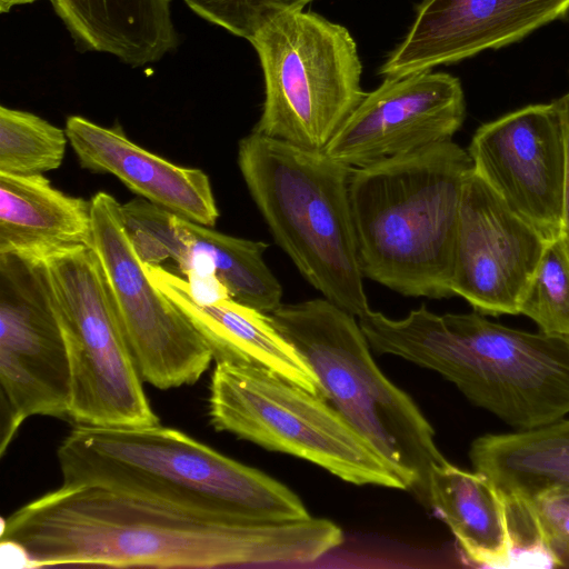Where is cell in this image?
<instances>
[{"label": "cell", "mask_w": 569, "mask_h": 569, "mask_svg": "<svg viewBox=\"0 0 569 569\" xmlns=\"http://www.w3.org/2000/svg\"><path fill=\"white\" fill-rule=\"evenodd\" d=\"M91 244V199L64 193L44 174L0 173V254L42 260Z\"/></svg>", "instance_id": "obj_18"}, {"label": "cell", "mask_w": 569, "mask_h": 569, "mask_svg": "<svg viewBox=\"0 0 569 569\" xmlns=\"http://www.w3.org/2000/svg\"><path fill=\"white\" fill-rule=\"evenodd\" d=\"M476 471L503 492L508 505L569 486V419L531 430L488 433L469 449Z\"/></svg>", "instance_id": "obj_21"}, {"label": "cell", "mask_w": 569, "mask_h": 569, "mask_svg": "<svg viewBox=\"0 0 569 569\" xmlns=\"http://www.w3.org/2000/svg\"><path fill=\"white\" fill-rule=\"evenodd\" d=\"M39 0H0V12L7 13L16 6L29 4Z\"/></svg>", "instance_id": "obj_29"}, {"label": "cell", "mask_w": 569, "mask_h": 569, "mask_svg": "<svg viewBox=\"0 0 569 569\" xmlns=\"http://www.w3.org/2000/svg\"><path fill=\"white\" fill-rule=\"evenodd\" d=\"M429 506L447 523L471 562L505 567L517 543L503 492L479 471L449 461L435 466L429 480Z\"/></svg>", "instance_id": "obj_20"}, {"label": "cell", "mask_w": 569, "mask_h": 569, "mask_svg": "<svg viewBox=\"0 0 569 569\" xmlns=\"http://www.w3.org/2000/svg\"><path fill=\"white\" fill-rule=\"evenodd\" d=\"M552 102L561 120L566 146V168L562 192V216L560 236L569 249V92L553 100Z\"/></svg>", "instance_id": "obj_27"}, {"label": "cell", "mask_w": 569, "mask_h": 569, "mask_svg": "<svg viewBox=\"0 0 569 569\" xmlns=\"http://www.w3.org/2000/svg\"><path fill=\"white\" fill-rule=\"evenodd\" d=\"M568 12L569 0H422L379 74L402 77L499 49Z\"/></svg>", "instance_id": "obj_15"}, {"label": "cell", "mask_w": 569, "mask_h": 569, "mask_svg": "<svg viewBox=\"0 0 569 569\" xmlns=\"http://www.w3.org/2000/svg\"><path fill=\"white\" fill-rule=\"evenodd\" d=\"M269 317L312 369L326 400L429 505L431 470L448 460L416 402L375 362L356 317L326 298L281 303Z\"/></svg>", "instance_id": "obj_6"}, {"label": "cell", "mask_w": 569, "mask_h": 569, "mask_svg": "<svg viewBox=\"0 0 569 569\" xmlns=\"http://www.w3.org/2000/svg\"><path fill=\"white\" fill-rule=\"evenodd\" d=\"M66 132L81 168L117 177L141 198L187 220L213 227L219 210L202 170L172 163L132 142L119 126L70 116Z\"/></svg>", "instance_id": "obj_16"}, {"label": "cell", "mask_w": 569, "mask_h": 569, "mask_svg": "<svg viewBox=\"0 0 569 569\" xmlns=\"http://www.w3.org/2000/svg\"><path fill=\"white\" fill-rule=\"evenodd\" d=\"M59 312L70 367V420L78 425L160 423L91 247L42 259Z\"/></svg>", "instance_id": "obj_9"}, {"label": "cell", "mask_w": 569, "mask_h": 569, "mask_svg": "<svg viewBox=\"0 0 569 569\" xmlns=\"http://www.w3.org/2000/svg\"><path fill=\"white\" fill-rule=\"evenodd\" d=\"M208 417L216 431L299 457L347 482L408 490L398 471L328 400L268 369L216 363Z\"/></svg>", "instance_id": "obj_7"}, {"label": "cell", "mask_w": 569, "mask_h": 569, "mask_svg": "<svg viewBox=\"0 0 569 569\" xmlns=\"http://www.w3.org/2000/svg\"><path fill=\"white\" fill-rule=\"evenodd\" d=\"M510 521L520 527L516 536L526 529L531 546L542 550L557 565L569 557V506L546 496L508 505Z\"/></svg>", "instance_id": "obj_26"}, {"label": "cell", "mask_w": 569, "mask_h": 569, "mask_svg": "<svg viewBox=\"0 0 569 569\" xmlns=\"http://www.w3.org/2000/svg\"><path fill=\"white\" fill-rule=\"evenodd\" d=\"M91 212V248L141 379L161 390L196 383L213 361L207 342L146 273L121 203L99 191Z\"/></svg>", "instance_id": "obj_10"}, {"label": "cell", "mask_w": 569, "mask_h": 569, "mask_svg": "<svg viewBox=\"0 0 569 569\" xmlns=\"http://www.w3.org/2000/svg\"><path fill=\"white\" fill-rule=\"evenodd\" d=\"M471 170L468 151L452 140L355 168L349 192L363 277L406 297H452Z\"/></svg>", "instance_id": "obj_4"}, {"label": "cell", "mask_w": 569, "mask_h": 569, "mask_svg": "<svg viewBox=\"0 0 569 569\" xmlns=\"http://www.w3.org/2000/svg\"><path fill=\"white\" fill-rule=\"evenodd\" d=\"M249 42L264 79V101L253 131L325 151L367 94L351 33L302 10L270 21Z\"/></svg>", "instance_id": "obj_8"}, {"label": "cell", "mask_w": 569, "mask_h": 569, "mask_svg": "<svg viewBox=\"0 0 569 569\" xmlns=\"http://www.w3.org/2000/svg\"><path fill=\"white\" fill-rule=\"evenodd\" d=\"M26 568H222L312 562L340 546L335 522L213 517L101 487L62 486L2 519Z\"/></svg>", "instance_id": "obj_1"}, {"label": "cell", "mask_w": 569, "mask_h": 569, "mask_svg": "<svg viewBox=\"0 0 569 569\" xmlns=\"http://www.w3.org/2000/svg\"><path fill=\"white\" fill-rule=\"evenodd\" d=\"M68 142L66 129L29 111L0 107V173L36 176L56 170Z\"/></svg>", "instance_id": "obj_23"}, {"label": "cell", "mask_w": 569, "mask_h": 569, "mask_svg": "<svg viewBox=\"0 0 569 569\" xmlns=\"http://www.w3.org/2000/svg\"><path fill=\"white\" fill-rule=\"evenodd\" d=\"M519 315L531 319L541 332L569 337V249L561 236L547 240Z\"/></svg>", "instance_id": "obj_24"}, {"label": "cell", "mask_w": 569, "mask_h": 569, "mask_svg": "<svg viewBox=\"0 0 569 569\" xmlns=\"http://www.w3.org/2000/svg\"><path fill=\"white\" fill-rule=\"evenodd\" d=\"M57 458L67 487H101L228 519L295 521L311 517L301 499L280 481L160 423H74Z\"/></svg>", "instance_id": "obj_3"}, {"label": "cell", "mask_w": 569, "mask_h": 569, "mask_svg": "<svg viewBox=\"0 0 569 569\" xmlns=\"http://www.w3.org/2000/svg\"><path fill=\"white\" fill-rule=\"evenodd\" d=\"M466 116L457 77L431 70L386 78L367 93L325 149L361 168L452 140Z\"/></svg>", "instance_id": "obj_14"}, {"label": "cell", "mask_w": 569, "mask_h": 569, "mask_svg": "<svg viewBox=\"0 0 569 569\" xmlns=\"http://www.w3.org/2000/svg\"><path fill=\"white\" fill-rule=\"evenodd\" d=\"M80 52H102L138 68L174 51L171 0H49Z\"/></svg>", "instance_id": "obj_19"}, {"label": "cell", "mask_w": 569, "mask_h": 569, "mask_svg": "<svg viewBox=\"0 0 569 569\" xmlns=\"http://www.w3.org/2000/svg\"><path fill=\"white\" fill-rule=\"evenodd\" d=\"M200 18L250 41L267 23L313 0H183Z\"/></svg>", "instance_id": "obj_25"}, {"label": "cell", "mask_w": 569, "mask_h": 569, "mask_svg": "<svg viewBox=\"0 0 569 569\" xmlns=\"http://www.w3.org/2000/svg\"><path fill=\"white\" fill-rule=\"evenodd\" d=\"M370 348L433 370L516 431L569 415V337L529 332L473 310L439 316L425 305L402 319L359 318Z\"/></svg>", "instance_id": "obj_2"}, {"label": "cell", "mask_w": 569, "mask_h": 569, "mask_svg": "<svg viewBox=\"0 0 569 569\" xmlns=\"http://www.w3.org/2000/svg\"><path fill=\"white\" fill-rule=\"evenodd\" d=\"M537 496H546L566 506H569V486L552 488L543 492H540Z\"/></svg>", "instance_id": "obj_28"}, {"label": "cell", "mask_w": 569, "mask_h": 569, "mask_svg": "<svg viewBox=\"0 0 569 569\" xmlns=\"http://www.w3.org/2000/svg\"><path fill=\"white\" fill-rule=\"evenodd\" d=\"M467 151L473 171L515 213L546 240L560 236L566 146L553 102L481 124Z\"/></svg>", "instance_id": "obj_12"}, {"label": "cell", "mask_w": 569, "mask_h": 569, "mask_svg": "<svg viewBox=\"0 0 569 569\" xmlns=\"http://www.w3.org/2000/svg\"><path fill=\"white\" fill-rule=\"evenodd\" d=\"M171 220L183 243L178 269L186 280L217 277L232 299L268 315L282 303V287L263 259L266 242L229 236L174 213Z\"/></svg>", "instance_id": "obj_22"}, {"label": "cell", "mask_w": 569, "mask_h": 569, "mask_svg": "<svg viewBox=\"0 0 569 569\" xmlns=\"http://www.w3.org/2000/svg\"><path fill=\"white\" fill-rule=\"evenodd\" d=\"M143 268L151 281L202 336L214 363L264 368L326 399L312 369L277 330L268 313L231 297L210 302L198 301L183 277L161 264L143 263Z\"/></svg>", "instance_id": "obj_17"}, {"label": "cell", "mask_w": 569, "mask_h": 569, "mask_svg": "<svg viewBox=\"0 0 569 569\" xmlns=\"http://www.w3.org/2000/svg\"><path fill=\"white\" fill-rule=\"evenodd\" d=\"M0 386L3 456L33 416L70 420V367L42 260L0 254Z\"/></svg>", "instance_id": "obj_11"}, {"label": "cell", "mask_w": 569, "mask_h": 569, "mask_svg": "<svg viewBox=\"0 0 569 569\" xmlns=\"http://www.w3.org/2000/svg\"><path fill=\"white\" fill-rule=\"evenodd\" d=\"M238 166L274 241L302 277L355 317L367 312L349 192L355 168L253 130L239 141Z\"/></svg>", "instance_id": "obj_5"}, {"label": "cell", "mask_w": 569, "mask_h": 569, "mask_svg": "<svg viewBox=\"0 0 569 569\" xmlns=\"http://www.w3.org/2000/svg\"><path fill=\"white\" fill-rule=\"evenodd\" d=\"M546 242L472 169L460 204L453 296L485 316L519 315Z\"/></svg>", "instance_id": "obj_13"}]
</instances>
